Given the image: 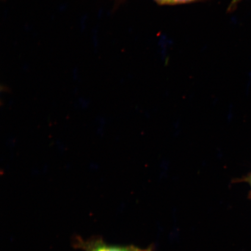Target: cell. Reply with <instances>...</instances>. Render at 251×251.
I'll list each match as a JSON object with an SVG mask.
<instances>
[{"label":"cell","instance_id":"cell-1","mask_svg":"<svg viewBox=\"0 0 251 251\" xmlns=\"http://www.w3.org/2000/svg\"><path fill=\"white\" fill-rule=\"evenodd\" d=\"M159 5H179L203 1V0H153Z\"/></svg>","mask_w":251,"mask_h":251},{"label":"cell","instance_id":"cell-2","mask_svg":"<svg viewBox=\"0 0 251 251\" xmlns=\"http://www.w3.org/2000/svg\"><path fill=\"white\" fill-rule=\"evenodd\" d=\"M134 248H126L111 246H99L93 250L92 251H136Z\"/></svg>","mask_w":251,"mask_h":251},{"label":"cell","instance_id":"cell-3","mask_svg":"<svg viewBox=\"0 0 251 251\" xmlns=\"http://www.w3.org/2000/svg\"><path fill=\"white\" fill-rule=\"evenodd\" d=\"M241 0H231L230 5H229L228 9H233V8L237 5L238 2L241 1Z\"/></svg>","mask_w":251,"mask_h":251},{"label":"cell","instance_id":"cell-4","mask_svg":"<svg viewBox=\"0 0 251 251\" xmlns=\"http://www.w3.org/2000/svg\"><path fill=\"white\" fill-rule=\"evenodd\" d=\"M136 251H150L149 250H136Z\"/></svg>","mask_w":251,"mask_h":251},{"label":"cell","instance_id":"cell-5","mask_svg":"<svg viewBox=\"0 0 251 251\" xmlns=\"http://www.w3.org/2000/svg\"></svg>","mask_w":251,"mask_h":251}]
</instances>
